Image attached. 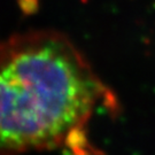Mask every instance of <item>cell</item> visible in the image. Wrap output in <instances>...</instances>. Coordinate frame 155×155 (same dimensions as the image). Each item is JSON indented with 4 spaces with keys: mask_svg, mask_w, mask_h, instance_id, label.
Here are the masks:
<instances>
[{
    "mask_svg": "<svg viewBox=\"0 0 155 155\" xmlns=\"http://www.w3.org/2000/svg\"><path fill=\"white\" fill-rule=\"evenodd\" d=\"M109 92L64 35L18 33L0 43V155L83 140L85 125Z\"/></svg>",
    "mask_w": 155,
    "mask_h": 155,
    "instance_id": "obj_1",
    "label": "cell"
}]
</instances>
